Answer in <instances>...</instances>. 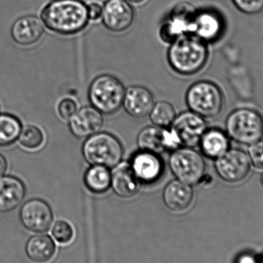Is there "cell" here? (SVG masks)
Listing matches in <instances>:
<instances>
[{
    "label": "cell",
    "instance_id": "6da1fadb",
    "mask_svg": "<svg viewBox=\"0 0 263 263\" xmlns=\"http://www.w3.org/2000/svg\"><path fill=\"white\" fill-rule=\"evenodd\" d=\"M42 18L49 29L63 35L80 32L89 20L87 6L81 0H53L43 9Z\"/></svg>",
    "mask_w": 263,
    "mask_h": 263
},
{
    "label": "cell",
    "instance_id": "7a4b0ae2",
    "mask_svg": "<svg viewBox=\"0 0 263 263\" xmlns=\"http://www.w3.org/2000/svg\"><path fill=\"white\" fill-rule=\"evenodd\" d=\"M209 58L206 43L193 35H185L172 42L168 52L172 69L183 76H192L203 69Z\"/></svg>",
    "mask_w": 263,
    "mask_h": 263
},
{
    "label": "cell",
    "instance_id": "3957f363",
    "mask_svg": "<svg viewBox=\"0 0 263 263\" xmlns=\"http://www.w3.org/2000/svg\"><path fill=\"white\" fill-rule=\"evenodd\" d=\"M82 153L91 165H103L111 170L122 162L123 147L114 135L99 132L86 139L82 147Z\"/></svg>",
    "mask_w": 263,
    "mask_h": 263
},
{
    "label": "cell",
    "instance_id": "277c9868",
    "mask_svg": "<svg viewBox=\"0 0 263 263\" xmlns=\"http://www.w3.org/2000/svg\"><path fill=\"white\" fill-rule=\"evenodd\" d=\"M226 132L235 142L250 146L262 139L263 117L254 109H236L226 120Z\"/></svg>",
    "mask_w": 263,
    "mask_h": 263
},
{
    "label": "cell",
    "instance_id": "5b68a950",
    "mask_svg": "<svg viewBox=\"0 0 263 263\" xmlns=\"http://www.w3.org/2000/svg\"><path fill=\"white\" fill-rule=\"evenodd\" d=\"M125 92V86L117 77L103 74L94 79L89 86V101L102 114L109 115L123 106Z\"/></svg>",
    "mask_w": 263,
    "mask_h": 263
},
{
    "label": "cell",
    "instance_id": "8992f818",
    "mask_svg": "<svg viewBox=\"0 0 263 263\" xmlns=\"http://www.w3.org/2000/svg\"><path fill=\"white\" fill-rule=\"evenodd\" d=\"M185 102L192 112L205 119L214 118L222 112L224 96L216 83L201 80L189 88Z\"/></svg>",
    "mask_w": 263,
    "mask_h": 263
},
{
    "label": "cell",
    "instance_id": "52a82bcc",
    "mask_svg": "<svg viewBox=\"0 0 263 263\" xmlns=\"http://www.w3.org/2000/svg\"><path fill=\"white\" fill-rule=\"evenodd\" d=\"M168 165L176 179L190 185L202 182L206 170L202 153L191 147H180L173 151Z\"/></svg>",
    "mask_w": 263,
    "mask_h": 263
},
{
    "label": "cell",
    "instance_id": "ba28073f",
    "mask_svg": "<svg viewBox=\"0 0 263 263\" xmlns=\"http://www.w3.org/2000/svg\"><path fill=\"white\" fill-rule=\"evenodd\" d=\"M215 170L218 176L228 183L242 182L251 170L248 153L239 148H230L215 159Z\"/></svg>",
    "mask_w": 263,
    "mask_h": 263
},
{
    "label": "cell",
    "instance_id": "9c48e42d",
    "mask_svg": "<svg viewBox=\"0 0 263 263\" xmlns=\"http://www.w3.org/2000/svg\"><path fill=\"white\" fill-rule=\"evenodd\" d=\"M196 11L190 3H181L172 11L168 20L161 29V38L165 42L174 41L179 37L193 35V22Z\"/></svg>",
    "mask_w": 263,
    "mask_h": 263
},
{
    "label": "cell",
    "instance_id": "30bf717a",
    "mask_svg": "<svg viewBox=\"0 0 263 263\" xmlns=\"http://www.w3.org/2000/svg\"><path fill=\"white\" fill-rule=\"evenodd\" d=\"M176 133L181 147H193L199 145L203 133L207 129L205 118L189 111L176 116L170 126Z\"/></svg>",
    "mask_w": 263,
    "mask_h": 263
},
{
    "label": "cell",
    "instance_id": "8fae6325",
    "mask_svg": "<svg viewBox=\"0 0 263 263\" xmlns=\"http://www.w3.org/2000/svg\"><path fill=\"white\" fill-rule=\"evenodd\" d=\"M20 219L26 230L41 233L50 228L53 214L47 202L40 199H32L25 202L20 209Z\"/></svg>",
    "mask_w": 263,
    "mask_h": 263
},
{
    "label": "cell",
    "instance_id": "7c38bea8",
    "mask_svg": "<svg viewBox=\"0 0 263 263\" xmlns=\"http://www.w3.org/2000/svg\"><path fill=\"white\" fill-rule=\"evenodd\" d=\"M132 170L141 183H153L160 179L164 172V162L159 154L139 150L129 162Z\"/></svg>",
    "mask_w": 263,
    "mask_h": 263
},
{
    "label": "cell",
    "instance_id": "4fadbf2b",
    "mask_svg": "<svg viewBox=\"0 0 263 263\" xmlns=\"http://www.w3.org/2000/svg\"><path fill=\"white\" fill-rule=\"evenodd\" d=\"M103 124V114L93 106H85L78 109L69 120V129L77 138H88L99 133Z\"/></svg>",
    "mask_w": 263,
    "mask_h": 263
},
{
    "label": "cell",
    "instance_id": "5bb4252c",
    "mask_svg": "<svg viewBox=\"0 0 263 263\" xmlns=\"http://www.w3.org/2000/svg\"><path fill=\"white\" fill-rule=\"evenodd\" d=\"M223 20L220 14L212 9L196 12L193 22V35L206 43L217 40L223 32Z\"/></svg>",
    "mask_w": 263,
    "mask_h": 263
},
{
    "label": "cell",
    "instance_id": "9a60e30c",
    "mask_svg": "<svg viewBox=\"0 0 263 263\" xmlns=\"http://www.w3.org/2000/svg\"><path fill=\"white\" fill-rule=\"evenodd\" d=\"M102 15L106 27L114 32L126 30L134 20L133 7L125 0H109Z\"/></svg>",
    "mask_w": 263,
    "mask_h": 263
},
{
    "label": "cell",
    "instance_id": "2e32d148",
    "mask_svg": "<svg viewBox=\"0 0 263 263\" xmlns=\"http://www.w3.org/2000/svg\"><path fill=\"white\" fill-rule=\"evenodd\" d=\"M155 103L149 89L142 86H133L126 89L123 106L129 116L140 119L149 115Z\"/></svg>",
    "mask_w": 263,
    "mask_h": 263
},
{
    "label": "cell",
    "instance_id": "e0dca14e",
    "mask_svg": "<svg viewBox=\"0 0 263 263\" xmlns=\"http://www.w3.org/2000/svg\"><path fill=\"white\" fill-rule=\"evenodd\" d=\"M141 184L128 162H121L112 168L111 188L120 197L130 199L136 196Z\"/></svg>",
    "mask_w": 263,
    "mask_h": 263
},
{
    "label": "cell",
    "instance_id": "ac0fdd59",
    "mask_svg": "<svg viewBox=\"0 0 263 263\" xmlns=\"http://www.w3.org/2000/svg\"><path fill=\"white\" fill-rule=\"evenodd\" d=\"M163 201L172 211L183 212L191 206L194 199L193 187L182 181H171L164 189Z\"/></svg>",
    "mask_w": 263,
    "mask_h": 263
},
{
    "label": "cell",
    "instance_id": "d6986e66",
    "mask_svg": "<svg viewBox=\"0 0 263 263\" xmlns=\"http://www.w3.org/2000/svg\"><path fill=\"white\" fill-rule=\"evenodd\" d=\"M26 188L18 178L12 176L0 177V213L15 210L24 199Z\"/></svg>",
    "mask_w": 263,
    "mask_h": 263
},
{
    "label": "cell",
    "instance_id": "ffe728a7",
    "mask_svg": "<svg viewBox=\"0 0 263 263\" xmlns=\"http://www.w3.org/2000/svg\"><path fill=\"white\" fill-rule=\"evenodd\" d=\"M12 37L22 46H30L37 43L44 33V27L35 15H26L18 18L12 25Z\"/></svg>",
    "mask_w": 263,
    "mask_h": 263
},
{
    "label": "cell",
    "instance_id": "44dd1931",
    "mask_svg": "<svg viewBox=\"0 0 263 263\" xmlns=\"http://www.w3.org/2000/svg\"><path fill=\"white\" fill-rule=\"evenodd\" d=\"M201 153L208 159H216L230 148V138L227 132L217 128L207 129L199 145Z\"/></svg>",
    "mask_w": 263,
    "mask_h": 263
},
{
    "label": "cell",
    "instance_id": "7402d4cb",
    "mask_svg": "<svg viewBox=\"0 0 263 263\" xmlns=\"http://www.w3.org/2000/svg\"><path fill=\"white\" fill-rule=\"evenodd\" d=\"M25 250L26 256L32 262L46 263L52 260L57 249L53 240L49 236L36 235L29 238Z\"/></svg>",
    "mask_w": 263,
    "mask_h": 263
},
{
    "label": "cell",
    "instance_id": "603a6c76",
    "mask_svg": "<svg viewBox=\"0 0 263 263\" xmlns=\"http://www.w3.org/2000/svg\"><path fill=\"white\" fill-rule=\"evenodd\" d=\"M112 171L103 165H92L84 175V183L92 193H104L111 188Z\"/></svg>",
    "mask_w": 263,
    "mask_h": 263
},
{
    "label": "cell",
    "instance_id": "cb8c5ba5",
    "mask_svg": "<svg viewBox=\"0 0 263 263\" xmlns=\"http://www.w3.org/2000/svg\"><path fill=\"white\" fill-rule=\"evenodd\" d=\"M136 142L139 150L158 154L165 151L162 144V129L158 126H150L142 129L138 135Z\"/></svg>",
    "mask_w": 263,
    "mask_h": 263
},
{
    "label": "cell",
    "instance_id": "d4e9b609",
    "mask_svg": "<svg viewBox=\"0 0 263 263\" xmlns=\"http://www.w3.org/2000/svg\"><path fill=\"white\" fill-rule=\"evenodd\" d=\"M22 125L20 120L9 114H0V145H11L18 139Z\"/></svg>",
    "mask_w": 263,
    "mask_h": 263
},
{
    "label": "cell",
    "instance_id": "484cf974",
    "mask_svg": "<svg viewBox=\"0 0 263 263\" xmlns=\"http://www.w3.org/2000/svg\"><path fill=\"white\" fill-rule=\"evenodd\" d=\"M148 117L154 126L165 129L170 127L174 122L176 110L174 106L168 102H158L155 103Z\"/></svg>",
    "mask_w": 263,
    "mask_h": 263
},
{
    "label": "cell",
    "instance_id": "4316f807",
    "mask_svg": "<svg viewBox=\"0 0 263 263\" xmlns=\"http://www.w3.org/2000/svg\"><path fill=\"white\" fill-rule=\"evenodd\" d=\"M18 139L20 143L25 148L36 149L43 145L45 137L40 128L29 125L22 128Z\"/></svg>",
    "mask_w": 263,
    "mask_h": 263
},
{
    "label": "cell",
    "instance_id": "83f0119b",
    "mask_svg": "<svg viewBox=\"0 0 263 263\" xmlns=\"http://www.w3.org/2000/svg\"><path fill=\"white\" fill-rule=\"evenodd\" d=\"M52 234L57 242L67 244L73 239V229L67 222L58 221L52 227Z\"/></svg>",
    "mask_w": 263,
    "mask_h": 263
},
{
    "label": "cell",
    "instance_id": "f1b7e54d",
    "mask_svg": "<svg viewBox=\"0 0 263 263\" xmlns=\"http://www.w3.org/2000/svg\"><path fill=\"white\" fill-rule=\"evenodd\" d=\"M240 12L254 15L263 10V0H232Z\"/></svg>",
    "mask_w": 263,
    "mask_h": 263
},
{
    "label": "cell",
    "instance_id": "f546056e",
    "mask_svg": "<svg viewBox=\"0 0 263 263\" xmlns=\"http://www.w3.org/2000/svg\"><path fill=\"white\" fill-rule=\"evenodd\" d=\"M78 109L77 101L69 97L63 99L58 105V114L60 118L68 122L75 115Z\"/></svg>",
    "mask_w": 263,
    "mask_h": 263
},
{
    "label": "cell",
    "instance_id": "4dcf8cb0",
    "mask_svg": "<svg viewBox=\"0 0 263 263\" xmlns=\"http://www.w3.org/2000/svg\"><path fill=\"white\" fill-rule=\"evenodd\" d=\"M248 156L251 165L257 170H263V141H259L250 145Z\"/></svg>",
    "mask_w": 263,
    "mask_h": 263
},
{
    "label": "cell",
    "instance_id": "1f68e13d",
    "mask_svg": "<svg viewBox=\"0 0 263 263\" xmlns=\"http://www.w3.org/2000/svg\"><path fill=\"white\" fill-rule=\"evenodd\" d=\"M88 9V15H89V18L92 20H97L103 13V9H102L101 6L97 3H92L87 6Z\"/></svg>",
    "mask_w": 263,
    "mask_h": 263
},
{
    "label": "cell",
    "instance_id": "d6a6232c",
    "mask_svg": "<svg viewBox=\"0 0 263 263\" xmlns=\"http://www.w3.org/2000/svg\"><path fill=\"white\" fill-rule=\"evenodd\" d=\"M7 170V162H6V158L0 154V177L4 176Z\"/></svg>",
    "mask_w": 263,
    "mask_h": 263
},
{
    "label": "cell",
    "instance_id": "836d02e7",
    "mask_svg": "<svg viewBox=\"0 0 263 263\" xmlns=\"http://www.w3.org/2000/svg\"><path fill=\"white\" fill-rule=\"evenodd\" d=\"M129 1L131 2V3H142V2H143L144 0H129Z\"/></svg>",
    "mask_w": 263,
    "mask_h": 263
},
{
    "label": "cell",
    "instance_id": "e575fe53",
    "mask_svg": "<svg viewBox=\"0 0 263 263\" xmlns=\"http://www.w3.org/2000/svg\"><path fill=\"white\" fill-rule=\"evenodd\" d=\"M261 181H262V184L263 185V174H262V178H261Z\"/></svg>",
    "mask_w": 263,
    "mask_h": 263
}]
</instances>
